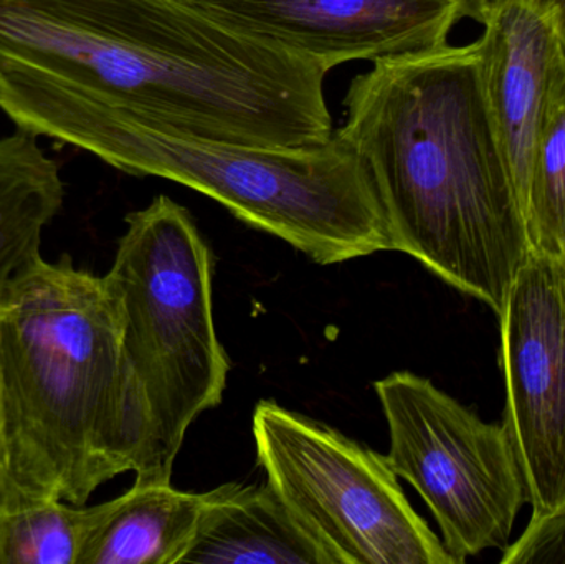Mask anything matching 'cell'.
I'll return each instance as SVG.
<instances>
[{"label":"cell","mask_w":565,"mask_h":564,"mask_svg":"<svg viewBox=\"0 0 565 564\" xmlns=\"http://www.w3.org/2000/svg\"><path fill=\"white\" fill-rule=\"evenodd\" d=\"M296 85L291 53L188 0H0V109L92 155L125 121L270 145Z\"/></svg>","instance_id":"6da1fadb"},{"label":"cell","mask_w":565,"mask_h":564,"mask_svg":"<svg viewBox=\"0 0 565 564\" xmlns=\"http://www.w3.org/2000/svg\"><path fill=\"white\" fill-rule=\"evenodd\" d=\"M344 106L335 132L371 175L394 251L500 315L533 248L480 39L379 60L352 79Z\"/></svg>","instance_id":"7a4b0ae2"},{"label":"cell","mask_w":565,"mask_h":564,"mask_svg":"<svg viewBox=\"0 0 565 564\" xmlns=\"http://www.w3.org/2000/svg\"><path fill=\"white\" fill-rule=\"evenodd\" d=\"M148 444L108 278L40 257L0 294V487L83 507Z\"/></svg>","instance_id":"3957f363"},{"label":"cell","mask_w":565,"mask_h":564,"mask_svg":"<svg viewBox=\"0 0 565 564\" xmlns=\"http://www.w3.org/2000/svg\"><path fill=\"white\" fill-rule=\"evenodd\" d=\"M95 156L194 189L319 265L394 251L371 175L338 132L324 145L274 148L125 121Z\"/></svg>","instance_id":"277c9868"},{"label":"cell","mask_w":565,"mask_h":564,"mask_svg":"<svg viewBox=\"0 0 565 564\" xmlns=\"http://www.w3.org/2000/svg\"><path fill=\"white\" fill-rule=\"evenodd\" d=\"M212 275L211 248L188 209L158 195L128 214L105 277L148 404V457L136 482L171 483L189 427L221 406L231 360L215 330Z\"/></svg>","instance_id":"5b68a950"},{"label":"cell","mask_w":565,"mask_h":564,"mask_svg":"<svg viewBox=\"0 0 565 564\" xmlns=\"http://www.w3.org/2000/svg\"><path fill=\"white\" fill-rule=\"evenodd\" d=\"M258 464L334 564H458L412 509L387 456L328 424L260 401Z\"/></svg>","instance_id":"8992f818"},{"label":"cell","mask_w":565,"mask_h":564,"mask_svg":"<svg viewBox=\"0 0 565 564\" xmlns=\"http://www.w3.org/2000/svg\"><path fill=\"white\" fill-rule=\"evenodd\" d=\"M388 426L387 459L434 513L458 564L504 550L527 503L504 424L484 423L427 377L397 371L374 383Z\"/></svg>","instance_id":"52a82bcc"},{"label":"cell","mask_w":565,"mask_h":564,"mask_svg":"<svg viewBox=\"0 0 565 564\" xmlns=\"http://www.w3.org/2000/svg\"><path fill=\"white\" fill-rule=\"evenodd\" d=\"M500 318L504 426L533 515L565 509V268L531 252Z\"/></svg>","instance_id":"ba28073f"},{"label":"cell","mask_w":565,"mask_h":564,"mask_svg":"<svg viewBox=\"0 0 565 564\" xmlns=\"http://www.w3.org/2000/svg\"><path fill=\"white\" fill-rule=\"evenodd\" d=\"M228 29L326 72L354 60L401 58L448 43L460 0H188Z\"/></svg>","instance_id":"9c48e42d"},{"label":"cell","mask_w":565,"mask_h":564,"mask_svg":"<svg viewBox=\"0 0 565 564\" xmlns=\"http://www.w3.org/2000/svg\"><path fill=\"white\" fill-rule=\"evenodd\" d=\"M483 26L484 93L526 214L537 146L565 95L564 40L543 0H500Z\"/></svg>","instance_id":"30bf717a"},{"label":"cell","mask_w":565,"mask_h":564,"mask_svg":"<svg viewBox=\"0 0 565 564\" xmlns=\"http://www.w3.org/2000/svg\"><path fill=\"white\" fill-rule=\"evenodd\" d=\"M212 497L214 490L135 482L118 499L89 509L78 564H181Z\"/></svg>","instance_id":"8fae6325"},{"label":"cell","mask_w":565,"mask_h":564,"mask_svg":"<svg viewBox=\"0 0 565 564\" xmlns=\"http://www.w3.org/2000/svg\"><path fill=\"white\" fill-rule=\"evenodd\" d=\"M182 563L334 564L268 482L214 489Z\"/></svg>","instance_id":"7c38bea8"},{"label":"cell","mask_w":565,"mask_h":564,"mask_svg":"<svg viewBox=\"0 0 565 564\" xmlns=\"http://www.w3.org/2000/svg\"><path fill=\"white\" fill-rule=\"evenodd\" d=\"M65 184L39 136L15 128L0 138V294L40 258L42 232L58 214Z\"/></svg>","instance_id":"4fadbf2b"},{"label":"cell","mask_w":565,"mask_h":564,"mask_svg":"<svg viewBox=\"0 0 565 564\" xmlns=\"http://www.w3.org/2000/svg\"><path fill=\"white\" fill-rule=\"evenodd\" d=\"M89 509L0 487V564H78Z\"/></svg>","instance_id":"5bb4252c"},{"label":"cell","mask_w":565,"mask_h":564,"mask_svg":"<svg viewBox=\"0 0 565 564\" xmlns=\"http://www.w3.org/2000/svg\"><path fill=\"white\" fill-rule=\"evenodd\" d=\"M531 248L563 258L565 244V95L537 146L526 199Z\"/></svg>","instance_id":"9a60e30c"},{"label":"cell","mask_w":565,"mask_h":564,"mask_svg":"<svg viewBox=\"0 0 565 564\" xmlns=\"http://www.w3.org/2000/svg\"><path fill=\"white\" fill-rule=\"evenodd\" d=\"M503 552L501 564L565 563V509L531 517L520 539Z\"/></svg>","instance_id":"2e32d148"},{"label":"cell","mask_w":565,"mask_h":564,"mask_svg":"<svg viewBox=\"0 0 565 564\" xmlns=\"http://www.w3.org/2000/svg\"><path fill=\"white\" fill-rule=\"evenodd\" d=\"M460 2L463 7L465 19H473L475 22L483 25L484 20L488 19L491 10L500 0H460Z\"/></svg>","instance_id":"e0dca14e"},{"label":"cell","mask_w":565,"mask_h":564,"mask_svg":"<svg viewBox=\"0 0 565 564\" xmlns=\"http://www.w3.org/2000/svg\"><path fill=\"white\" fill-rule=\"evenodd\" d=\"M543 2H546L556 12L561 35H563L565 45V0H543Z\"/></svg>","instance_id":"ac0fdd59"},{"label":"cell","mask_w":565,"mask_h":564,"mask_svg":"<svg viewBox=\"0 0 565 564\" xmlns=\"http://www.w3.org/2000/svg\"><path fill=\"white\" fill-rule=\"evenodd\" d=\"M0 479H2V454H0Z\"/></svg>","instance_id":"d6986e66"},{"label":"cell","mask_w":565,"mask_h":564,"mask_svg":"<svg viewBox=\"0 0 565 564\" xmlns=\"http://www.w3.org/2000/svg\"><path fill=\"white\" fill-rule=\"evenodd\" d=\"M561 260H563V264H564V268H565V244H564V252H563V258H561Z\"/></svg>","instance_id":"ffe728a7"}]
</instances>
